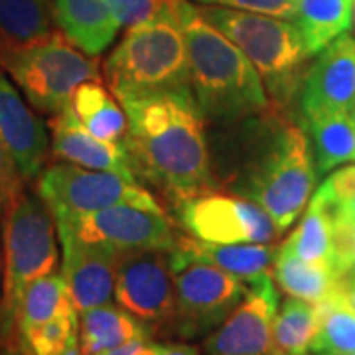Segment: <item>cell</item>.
I'll return each instance as SVG.
<instances>
[{
	"label": "cell",
	"instance_id": "cell-1",
	"mask_svg": "<svg viewBox=\"0 0 355 355\" xmlns=\"http://www.w3.org/2000/svg\"><path fill=\"white\" fill-rule=\"evenodd\" d=\"M132 174L182 203L211 191V153L205 116L190 89L121 101Z\"/></svg>",
	"mask_w": 355,
	"mask_h": 355
},
{
	"label": "cell",
	"instance_id": "cell-2",
	"mask_svg": "<svg viewBox=\"0 0 355 355\" xmlns=\"http://www.w3.org/2000/svg\"><path fill=\"white\" fill-rule=\"evenodd\" d=\"M239 127L241 132L231 140L237 146L235 156H229L216 182L259 203L282 233L304 211L314 191L316 170L308 137L279 109L239 121Z\"/></svg>",
	"mask_w": 355,
	"mask_h": 355
},
{
	"label": "cell",
	"instance_id": "cell-3",
	"mask_svg": "<svg viewBox=\"0 0 355 355\" xmlns=\"http://www.w3.org/2000/svg\"><path fill=\"white\" fill-rule=\"evenodd\" d=\"M178 24L186 40L190 91L205 119L233 125L270 109L265 81L247 55L200 8L186 2Z\"/></svg>",
	"mask_w": 355,
	"mask_h": 355
},
{
	"label": "cell",
	"instance_id": "cell-4",
	"mask_svg": "<svg viewBox=\"0 0 355 355\" xmlns=\"http://www.w3.org/2000/svg\"><path fill=\"white\" fill-rule=\"evenodd\" d=\"M107 85L119 101L190 89L188 51L176 20L156 18L128 28L103 64Z\"/></svg>",
	"mask_w": 355,
	"mask_h": 355
},
{
	"label": "cell",
	"instance_id": "cell-5",
	"mask_svg": "<svg viewBox=\"0 0 355 355\" xmlns=\"http://www.w3.org/2000/svg\"><path fill=\"white\" fill-rule=\"evenodd\" d=\"M203 18L227 36L261 73L279 107L288 101L310 58L291 20L225 6H198ZM304 81V79H302Z\"/></svg>",
	"mask_w": 355,
	"mask_h": 355
},
{
	"label": "cell",
	"instance_id": "cell-6",
	"mask_svg": "<svg viewBox=\"0 0 355 355\" xmlns=\"http://www.w3.org/2000/svg\"><path fill=\"white\" fill-rule=\"evenodd\" d=\"M0 69L10 73L34 109L50 114L64 111L81 83L101 79L97 60L89 58L62 32H53L34 46L2 53Z\"/></svg>",
	"mask_w": 355,
	"mask_h": 355
},
{
	"label": "cell",
	"instance_id": "cell-7",
	"mask_svg": "<svg viewBox=\"0 0 355 355\" xmlns=\"http://www.w3.org/2000/svg\"><path fill=\"white\" fill-rule=\"evenodd\" d=\"M4 216V310L14 320L24 288L58 272L55 221L46 203L22 191Z\"/></svg>",
	"mask_w": 355,
	"mask_h": 355
},
{
	"label": "cell",
	"instance_id": "cell-8",
	"mask_svg": "<svg viewBox=\"0 0 355 355\" xmlns=\"http://www.w3.org/2000/svg\"><path fill=\"white\" fill-rule=\"evenodd\" d=\"M176 308L172 338L200 340L216 331L239 306L247 284L217 266L172 249Z\"/></svg>",
	"mask_w": 355,
	"mask_h": 355
},
{
	"label": "cell",
	"instance_id": "cell-9",
	"mask_svg": "<svg viewBox=\"0 0 355 355\" xmlns=\"http://www.w3.org/2000/svg\"><path fill=\"white\" fill-rule=\"evenodd\" d=\"M38 196L50 209L53 221L93 214L121 203L160 207L153 193L125 178L105 170H87L76 164H53L38 176Z\"/></svg>",
	"mask_w": 355,
	"mask_h": 355
},
{
	"label": "cell",
	"instance_id": "cell-10",
	"mask_svg": "<svg viewBox=\"0 0 355 355\" xmlns=\"http://www.w3.org/2000/svg\"><path fill=\"white\" fill-rule=\"evenodd\" d=\"M170 253L166 249L121 253L114 279L116 304L140 320L153 336L162 338H172L176 308Z\"/></svg>",
	"mask_w": 355,
	"mask_h": 355
},
{
	"label": "cell",
	"instance_id": "cell-11",
	"mask_svg": "<svg viewBox=\"0 0 355 355\" xmlns=\"http://www.w3.org/2000/svg\"><path fill=\"white\" fill-rule=\"evenodd\" d=\"M178 216L191 237L209 243H254L279 239L280 229L259 203L241 196L205 191L178 203Z\"/></svg>",
	"mask_w": 355,
	"mask_h": 355
},
{
	"label": "cell",
	"instance_id": "cell-12",
	"mask_svg": "<svg viewBox=\"0 0 355 355\" xmlns=\"http://www.w3.org/2000/svg\"><path fill=\"white\" fill-rule=\"evenodd\" d=\"M55 227L69 229L85 241L109 245L119 253L148 249L172 251L178 241L174 225L162 207H144L135 203H121L93 214L55 221Z\"/></svg>",
	"mask_w": 355,
	"mask_h": 355
},
{
	"label": "cell",
	"instance_id": "cell-13",
	"mask_svg": "<svg viewBox=\"0 0 355 355\" xmlns=\"http://www.w3.org/2000/svg\"><path fill=\"white\" fill-rule=\"evenodd\" d=\"M280 294L270 272L247 284V292L229 318L207 336L205 355H275L272 326Z\"/></svg>",
	"mask_w": 355,
	"mask_h": 355
},
{
	"label": "cell",
	"instance_id": "cell-14",
	"mask_svg": "<svg viewBox=\"0 0 355 355\" xmlns=\"http://www.w3.org/2000/svg\"><path fill=\"white\" fill-rule=\"evenodd\" d=\"M304 119L355 111V38L343 34L318 53L300 89Z\"/></svg>",
	"mask_w": 355,
	"mask_h": 355
},
{
	"label": "cell",
	"instance_id": "cell-15",
	"mask_svg": "<svg viewBox=\"0 0 355 355\" xmlns=\"http://www.w3.org/2000/svg\"><path fill=\"white\" fill-rule=\"evenodd\" d=\"M58 229L62 241V275L77 312L107 304L114 296V279L121 253L103 243L85 241L69 229Z\"/></svg>",
	"mask_w": 355,
	"mask_h": 355
},
{
	"label": "cell",
	"instance_id": "cell-16",
	"mask_svg": "<svg viewBox=\"0 0 355 355\" xmlns=\"http://www.w3.org/2000/svg\"><path fill=\"white\" fill-rule=\"evenodd\" d=\"M0 139L22 180L40 176L50 148L44 121L30 109L20 91L0 69Z\"/></svg>",
	"mask_w": 355,
	"mask_h": 355
},
{
	"label": "cell",
	"instance_id": "cell-17",
	"mask_svg": "<svg viewBox=\"0 0 355 355\" xmlns=\"http://www.w3.org/2000/svg\"><path fill=\"white\" fill-rule=\"evenodd\" d=\"M50 130L51 153L65 164L135 178L125 142H109L93 137L79 125L69 107L51 116Z\"/></svg>",
	"mask_w": 355,
	"mask_h": 355
},
{
	"label": "cell",
	"instance_id": "cell-18",
	"mask_svg": "<svg viewBox=\"0 0 355 355\" xmlns=\"http://www.w3.org/2000/svg\"><path fill=\"white\" fill-rule=\"evenodd\" d=\"M50 8L62 34L87 55H101L121 28L105 0H51Z\"/></svg>",
	"mask_w": 355,
	"mask_h": 355
},
{
	"label": "cell",
	"instance_id": "cell-19",
	"mask_svg": "<svg viewBox=\"0 0 355 355\" xmlns=\"http://www.w3.org/2000/svg\"><path fill=\"white\" fill-rule=\"evenodd\" d=\"M176 249L249 284L270 270L279 247L275 243H209L196 237H178Z\"/></svg>",
	"mask_w": 355,
	"mask_h": 355
},
{
	"label": "cell",
	"instance_id": "cell-20",
	"mask_svg": "<svg viewBox=\"0 0 355 355\" xmlns=\"http://www.w3.org/2000/svg\"><path fill=\"white\" fill-rule=\"evenodd\" d=\"M150 330L116 304H101L79 312V343L83 355H99L135 342H148Z\"/></svg>",
	"mask_w": 355,
	"mask_h": 355
},
{
	"label": "cell",
	"instance_id": "cell-21",
	"mask_svg": "<svg viewBox=\"0 0 355 355\" xmlns=\"http://www.w3.org/2000/svg\"><path fill=\"white\" fill-rule=\"evenodd\" d=\"M79 125L93 137L109 142H125L128 132L127 113L114 101L101 79L81 83L67 105Z\"/></svg>",
	"mask_w": 355,
	"mask_h": 355
},
{
	"label": "cell",
	"instance_id": "cell-22",
	"mask_svg": "<svg viewBox=\"0 0 355 355\" xmlns=\"http://www.w3.org/2000/svg\"><path fill=\"white\" fill-rule=\"evenodd\" d=\"M354 20L352 0H296L294 24L308 55H318L343 36Z\"/></svg>",
	"mask_w": 355,
	"mask_h": 355
},
{
	"label": "cell",
	"instance_id": "cell-23",
	"mask_svg": "<svg viewBox=\"0 0 355 355\" xmlns=\"http://www.w3.org/2000/svg\"><path fill=\"white\" fill-rule=\"evenodd\" d=\"M51 20L48 0H0V55L50 38Z\"/></svg>",
	"mask_w": 355,
	"mask_h": 355
},
{
	"label": "cell",
	"instance_id": "cell-24",
	"mask_svg": "<svg viewBox=\"0 0 355 355\" xmlns=\"http://www.w3.org/2000/svg\"><path fill=\"white\" fill-rule=\"evenodd\" d=\"M272 270L277 284L288 296L312 304L328 300L338 291V284L342 279L334 268L306 263L291 251H286L282 245L277 249Z\"/></svg>",
	"mask_w": 355,
	"mask_h": 355
},
{
	"label": "cell",
	"instance_id": "cell-25",
	"mask_svg": "<svg viewBox=\"0 0 355 355\" xmlns=\"http://www.w3.org/2000/svg\"><path fill=\"white\" fill-rule=\"evenodd\" d=\"M282 247L298 259L312 265H322L336 270L334 259V217L326 202L314 193L300 225ZM338 272V270H336Z\"/></svg>",
	"mask_w": 355,
	"mask_h": 355
},
{
	"label": "cell",
	"instance_id": "cell-26",
	"mask_svg": "<svg viewBox=\"0 0 355 355\" xmlns=\"http://www.w3.org/2000/svg\"><path fill=\"white\" fill-rule=\"evenodd\" d=\"M73 308L76 304H73V298H71V292H69L64 275L53 272V275L42 277L26 286L20 296L14 320H16L20 336H22L26 331L34 330Z\"/></svg>",
	"mask_w": 355,
	"mask_h": 355
},
{
	"label": "cell",
	"instance_id": "cell-27",
	"mask_svg": "<svg viewBox=\"0 0 355 355\" xmlns=\"http://www.w3.org/2000/svg\"><path fill=\"white\" fill-rule=\"evenodd\" d=\"M314 142L316 174L355 162V119L349 113L322 114L306 121Z\"/></svg>",
	"mask_w": 355,
	"mask_h": 355
},
{
	"label": "cell",
	"instance_id": "cell-28",
	"mask_svg": "<svg viewBox=\"0 0 355 355\" xmlns=\"http://www.w3.org/2000/svg\"><path fill=\"white\" fill-rule=\"evenodd\" d=\"M320 326V306L300 298H286L272 326L275 355H310Z\"/></svg>",
	"mask_w": 355,
	"mask_h": 355
},
{
	"label": "cell",
	"instance_id": "cell-29",
	"mask_svg": "<svg viewBox=\"0 0 355 355\" xmlns=\"http://www.w3.org/2000/svg\"><path fill=\"white\" fill-rule=\"evenodd\" d=\"M320 326L310 355H355V314L338 291L320 302Z\"/></svg>",
	"mask_w": 355,
	"mask_h": 355
},
{
	"label": "cell",
	"instance_id": "cell-30",
	"mask_svg": "<svg viewBox=\"0 0 355 355\" xmlns=\"http://www.w3.org/2000/svg\"><path fill=\"white\" fill-rule=\"evenodd\" d=\"M121 26L142 24L156 18L176 20L188 0H105Z\"/></svg>",
	"mask_w": 355,
	"mask_h": 355
},
{
	"label": "cell",
	"instance_id": "cell-31",
	"mask_svg": "<svg viewBox=\"0 0 355 355\" xmlns=\"http://www.w3.org/2000/svg\"><path fill=\"white\" fill-rule=\"evenodd\" d=\"M203 6H225L237 8L247 12L268 14L284 20H294L296 14V0H193Z\"/></svg>",
	"mask_w": 355,
	"mask_h": 355
},
{
	"label": "cell",
	"instance_id": "cell-32",
	"mask_svg": "<svg viewBox=\"0 0 355 355\" xmlns=\"http://www.w3.org/2000/svg\"><path fill=\"white\" fill-rule=\"evenodd\" d=\"M24 191V180L14 164L4 142L0 139V214L8 209V205Z\"/></svg>",
	"mask_w": 355,
	"mask_h": 355
},
{
	"label": "cell",
	"instance_id": "cell-33",
	"mask_svg": "<svg viewBox=\"0 0 355 355\" xmlns=\"http://www.w3.org/2000/svg\"><path fill=\"white\" fill-rule=\"evenodd\" d=\"M132 355H200V349L188 343H156L148 340L139 343Z\"/></svg>",
	"mask_w": 355,
	"mask_h": 355
},
{
	"label": "cell",
	"instance_id": "cell-34",
	"mask_svg": "<svg viewBox=\"0 0 355 355\" xmlns=\"http://www.w3.org/2000/svg\"><path fill=\"white\" fill-rule=\"evenodd\" d=\"M338 294H340L343 304L347 306V308L355 314V270L345 272L342 279H340Z\"/></svg>",
	"mask_w": 355,
	"mask_h": 355
},
{
	"label": "cell",
	"instance_id": "cell-35",
	"mask_svg": "<svg viewBox=\"0 0 355 355\" xmlns=\"http://www.w3.org/2000/svg\"><path fill=\"white\" fill-rule=\"evenodd\" d=\"M139 343H142V342L128 343V345H123V347H116V349H111V352H105V354H99V355H132Z\"/></svg>",
	"mask_w": 355,
	"mask_h": 355
},
{
	"label": "cell",
	"instance_id": "cell-36",
	"mask_svg": "<svg viewBox=\"0 0 355 355\" xmlns=\"http://www.w3.org/2000/svg\"><path fill=\"white\" fill-rule=\"evenodd\" d=\"M336 216H342V217H349V219H355V200L349 203V207L342 211V214H336Z\"/></svg>",
	"mask_w": 355,
	"mask_h": 355
},
{
	"label": "cell",
	"instance_id": "cell-37",
	"mask_svg": "<svg viewBox=\"0 0 355 355\" xmlns=\"http://www.w3.org/2000/svg\"><path fill=\"white\" fill-rule=\"evenodd\" d=\"M0 275H2V259H0Z\"/></svg>",
	"mask_w": 355,
	"mask_h": 355
},
{
	"label": "cell",
	"instance_id": "cell-38",
	"mask_svg": "<svg viewBox=\"0 0 355 355\" xmlns=\"http://www.w3.org/2000/svg\"><path fill=\"white\" fill-rule=\"evenodd\" d=\"M354 22H355V6H354Z\"/></svg>",
	"mask_w": 355,
	"mask_h": 355
},
{
	"label": "cell",
	"instance_id": "cell-39",
	"mask_svg": "<svg viewBox=\"0 0 355 355\" xmlns=\"http://www.w3.org/2000/svg\"><path fill=\"white\" fill-rule=\"evenodd\" d=\"M354 119H355V111H354Z\"/></svg>",
	"mask_w": 355,
	"mask_h": 355
}]
</instances>
